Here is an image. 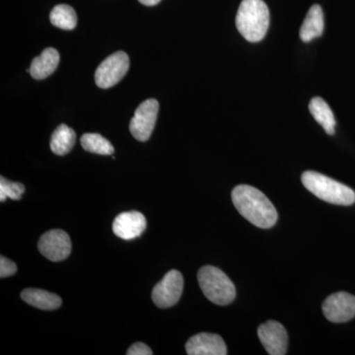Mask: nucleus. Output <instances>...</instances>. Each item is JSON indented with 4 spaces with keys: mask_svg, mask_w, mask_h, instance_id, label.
I'll use <instances>...</instances> for the list:
<instances>
[{
    "mask_svg": "<svg viewBox=\"0 0 355 355\" xmlns=\"http://www.w3.org/2000/svg\"><path fill=\"white\" fill-rule=\"evenodd\" d=\"M232 202L239 214L257 227L270 228L277 223V209L265 193L254 187H236L232 191Z\"/></svg>",
    "mask_w": 355,
    "mask_h": 355,
    "instance_id": "f257e3e1",
    "label": "nucleus"
},
{
    "mask_svg": "<svg viewBox=\"0 0 355 355\" xmlns=\"http://www.w3.org/2000/svg\"><path fill=\"white\" fill-rule=\"evenodd\" d=\"M139 1L140 3L144 4V6H154L158 4L161 0H139Z\"/></svg>",
    "mask_w": 355,
    "mask_h": 355,
    "instance_id": "5701e85b",
    "label": "nucleus"
},
{
    "mask_svg": "<svg viewBox=\"0 0 355 355\" xmlns=\"http://www.w3.org/2000/svg\"><path fill=\"white\" fill-rule=\"evenodd\" d=\"M270 26V11L263 0H243L236 15V27L247 41L265 38Z\"/></svg>",
    "mask_w": 355,
    "mask_h": 355,
    "instance_id": "f03ea898",
    "label": "nucleus"
},
{
    "mask_svg": "<svg viewBox=\"0 0 355 355\" xmlns=\"http://www.w3.org/2000/svg\"><path fill=\"white\" fill-rule=\"evenodd\" d=\"M198 284L205 297L216 305L230 304L236 297L234 284L218 268L205 266L198 270Z\"/></svg>",
    "mask_w": 355,
    "mask_h": 355,
    "instance_id": "20e7f679",
    "label": "nucleus"
},
{
    "mask_svg": "<svg viewBox=\"0 0 355 355\" xmlns=\"http://www.w3.org/2000/svg\"><path fill=\"white\" fill-rule=\"evenodd\" d=\"M184 289V277L176 270L166 273L160 282L154 286L153 300L159 308L166 309L177 304Z\"/></svg>",
    "mask_w": 355,
    "mask_h": 355,
    "instance_id": "423d86ee",
    "label": "nucleus"
},
{
    "mask_svg": "<svg viewBox=\"0 0 355 355\" xmlns=\"http://www.w3.org/2000/svg\"><path fill=\"white\" fill-rule=\"evenodd\" d=\"M130 69V58L123 51H116L107 58L95 72L98 87L108 89L120 83Z\"/></svg>",
    "mask_w": 355,
    "mask_h": 355,
    "instance_id": "39448f33",
    "label": "nucleus"
},
{
    "mask_svg": "<svg viewBox=\"0 0 355 355\" xmlns=\"http://www.w3.org/2000/svg\"><path fill=\"white\" fill-rule=\"evenodd\" d=\"M60 60V53L55 49H44L39 57L33 60L31 67L29 69L30 74H31L33 78L37 79V80L46 78L58 69Z\"/></svg>",
    "mask_w": 355,
    "mask_h": 355,
    "instance_id": "ddd939ff",
    "label": "nucleus"
},
{
    "mask_svg": "<svg viewBox=\"0 0 355 355\" xmlns=\"http://www.w3.org/2000/svg\"><path fill=\"white\" fill-rule=\"evenodd\" d=\"M51 24L62 30H73L77 25L76 10L67 4L53 7L50 15Z\"/></svg>",
    "mask_w": 355,
    "mask_h": 355,
    "instance_id": "a211bd4d",
    "label": "nucleus"
},
{
    "mask_svg": "<svg viewBox=\"0 0 355 355\" xmlns=\"http://www.w3.org/2000/svg\"><path fill=\"white\" fill-rule=\"evenodd\" d=\"M146 229V218L139 211L123 212L114 218L113 231L123 240L139 237Z\"/></svg>",
    "mask_w": 355,
    "mask_h": 355,
    "instance_id": "f8f14e48",
    "label": "nucleus"
},
{
    "mask_svg": "<svg viewBox=\"0 0 355 355\" xmlns=\"http://www.w3.org/2000/svg\"><path fill=\"white\" fill-rule=\"evenodd\" d=\"M24 191V184L8 181L3 177L0 178V202H6V198L19 200Z\"/></svg>",
    "mask_w": 355,
    "mask_h": 355,
    "instance_id": "aec40b11",
    "label": "nucleus"
},
{
    "mask_svg": "<svg viewBox=\"0 0 355 355\" xmlns=\"http://www.w3.org/2000/svg\"><path fill=\"white\" fill-rule=\"evenodd\" d=\"M158 111L157 100L148 99L139 105L130 123V132L135 139L144 142L150 139L157 120Z\"/></svg>",
    "mask_w": 355,
    "mask_h": 355,
    "instance_id": "0eeeda50",
    "label": "nucleus"
},
{
    "mask_svg": "<svg viewBox=\"0 0 355 355\" xmlns=\"http://www.w3.org/2000/svg\"><path fill=\"white\" fill-rule=\"evenodd\" d=\"M324 317L333 323H345L355 317V296L347 292H336L323 303Z\"/></svg>",
    "mask_w": 355,
    "mask_h": 355,
    "instance_id": "1a4fd4ad",
    "label": "nucleus"
},
{
    "mask_svg": "<svg viewBox=\"0 0 355 355\" xmlns=\"http://www.w3.org/2000/svg\"><path fill=\"white\" fill-rule=\"evenodd\" d=\"M76 140V132L67 125H60L51 135V151L57 155H65L73 148Z\"/></svg>",
    "mask_w": 355,
    "mask_h": 355,
    "instance_id": "f3484780",
    "label": "nucleus"
},
{
    "mask_svg": "<svg viewBox=\"0 0 355 355\" xmlns=\"http://www.w3.org/2000/svg\"><path fill=\"white\" fill-rule=\"evenodd\" d=\"M186 352L189 355H226L227 347L220 336L202 333L191 336L186 343Z\"/></svg>",
    "mask_w": 355,
    "mask_h": 355,
    "instance_id": "9b49d317",
    "label": "nucleus"
},
{
    "mask_svg": "<svg viewBox=\"0 0 355 355\" xmlns=\"http://www.w3.org/2000/svg\"><path fill=\"white\" fill-rule=\"evenodd\" d=\"M261 345L270 355H284L288 347V336L286 328L279 322L268 321L258 329Z\"/></svg>",
    "mask_w": 355,
    "mask_h": 355,
    "instance_id": "9d476101",
    "label": "nucleus"
},
{
    "mask_svg": "<svg viewBox=\"0 0 355 355\" xmlns=\"http://www.w3.org/2000/svg\"><path fill=\"white\" fill-rule=\"evenodd\" d=\"M80 142L81 146L88 153L100 155H112L114 153L111 142L98 133H85L81 137Z\"/></svg>",
    "mask_w": 355,
    "mask_h": 355,
    "instance_id": "6ab92c4d",
    "label": "nucleus"
},
{
    "mask_svg": "<svg viewBox=\"0 0 355 355\" xmlns=\"http://www.w3.org/2000/svg\"><path fill=\"white\" fill-rule=\"evenodd\" d=\"M17 272V266L15 263L6 257L1 256L0 258V277L4 279V277H11V275H15Z\"/></svg>",
    "mask_w": 355,
    "mask_h": 355,
    "instance_id": "412c9836",
    "label": "nucleus"
},
{
    "mask_svg": "<svg viewBox=\"0 0 355 355\" xmlns=\"http://www.w3.org/2000/svg\"><path fill=\"white\" fill-rule=\"evenodd\" d=\"M128 355H153V352L148 345L144 343H133L132 347L128 349Z\"/></svg>",
    "mask_w": 355,
    "mask_h": 355,
    "instance_id": "4be33fe9",
    "label": "nucleus"
},
{
    "mask_svg": "<svg viewBox=\"0 0 355 355\" xmlns=\"http://www.w3.org/2000/svg\"><path fill=\"white\" fill-rule=\"evenodd\" d=\"M310 113L328 135H335L336 118L328 103L321 97L313 98L309 104Z\"/></svg>",
    "mask_w": 355,
    "mask_h": 355,
    "instance_id": "dca6fc26",
    "label": "nucleus"
},
{
    "mask_svg": "<svg viewBox=\"0 0 355 355\" xmlns=\"http://www.w3.org/2000/svg\"><path fill=\"white\" fill-rule=\"evenodd\" d=\"M302 184L320 200L338 205H352L355 202V193L349 187L314 171L303 173Z\"/></svg>",
    "mask_w": 355,
    "mask_h": 355,
    "instance_id": "7ed1b4c3",
    "label": "nucleus"
},
{
    "mask_svg": "<svg viewBox=\"0 0 355 355\" xmlns=\"http://www.w3.org/2000/svg\"><path fill=\"white\" fill-rule=\"evenodd\" d=\"M40 252L51 261H62L71 253V240L64 230L48 231L39 240Z\"/></svg>",
    "mask_w": 355,
    "mask_h": 355,
    "instance_id": "6e6552de",
    "label": "nucleus"
},
{
    "mask_svg": "<svg viewBox=\"0 0 355 355\" xmlns=\"http://www.w3.org/2000/svg\"><path fill=\"white\" fill-rule=\"evenodd\" d=\"M21 298L33 307L46 311L58 309L62 303L57 294L37 288L25 289L21 293Z\"/></svg>",
    "mask_w": 355,
    "mask_h": 355,
    "instance_id": "4468645a",
    "label": "nucleus"
},
{
    "mask_svg": "<svg viewBox=\"0 0 355 355\" xmlns=\"http://www.w3.org/2000/svg\"><path fill=\"white\" fill-rule=\"evenodd\" d=\"M324 31V14L321 6H313L306 15L304 22L301 26L300 39L305 43L322 36Z\"/></svg>",
    "mask_w": 355,
    "mask_h": 355,
    "instance_id": "2eb2a0df",
    "label": "nucleus"
}]
</instances>
